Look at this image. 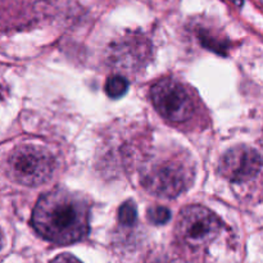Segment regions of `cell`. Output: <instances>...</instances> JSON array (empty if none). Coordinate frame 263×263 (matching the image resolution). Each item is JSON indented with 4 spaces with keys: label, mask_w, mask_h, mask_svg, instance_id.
<instances>
[{
    "label": "cell",
    "mask_w": 263,
    "mask_h": 263,
    "mask_svg": "<svg viewBox=\"0 0 263 263\" xmlns=\"http://www.w3.org/2000/svg\"><path fill=\"white\" fill-rule=\"evenodd\" d=\"M118 220L123 226H133L136 221V205L135 203L127 200L123 203L118 211Z\"/></svg>",
    "instance_id": "9"
},
{
    "label": "cell",
    "mask_w": 263,
    "mask_h": 263,
    "mask_svg": "<svg viewBox=\"0 0 263 263\" xmlns=\"http://www.w3.org/2000/svg\"><path fill=\"white\" fill-rule=\"evenodd\" d=\"M262 3H263V0H262Z\"/></svg>",
    "instance_id": "14"
},
{
    "label": "cell",
    "mask_w": 263,
    "mask_h": 263,
    "mask_svg": "<svg viewBox=\"0 0 263 263\" xmlns=\"http://www.w3.org/2000/svg\"><path fill=\"white\" fill-rule=\"evenodd\" d=\"M195 179V164L184 151L154 154L144 163L140 181L149 194L174 199L186 192Z\"/></svg>",
    "instance_id": "2"
},
{
    "label": "cell",
    "mask_w": 263,
    "mask_h": 263,
    "mask_svg": "<svg viewBox=\"0 0 263 263\" xmlns=\"http://www.w3.org/2000/svg\"><path fill=\"white\" fill-rule=\"evenodd\" d=\"M145 40L131 37L128 40H123L120 45L112 51L113 64L118 68H139L145 66L144 59L146 58Z\"/></svg>",
    "instance_id": "7"
},
{
    "label": "cell",
    "mask_w": 263,
    "mask_h": 263,
    "mask_svg": "<svg viewBox=\"0 0 263 263\" xmlns=\"http://www.w3.org/2000/svg\"><path fill=\"white\" fill-rule=\"evenodd\" d=\"M262 158L253 148L238 145L229 149L218 163V174L234 184H243L257 176Z\"/></svg>",
    "instance_id": "6"
},
{
    "label": "cell",
    "mask_w": 263,
    "mask_h": 263,
    "mask_svg": "<svg viewBox=\"0 0 263 263\" xmlns=\"http://www.w3.org/2000/svg\"><path fill=\"white\" fill-rule=\"evenodd\" d=\"M50 263H82L80 259H77L76 257L72 256L69 253H63V254H59L58 257L53 259Z\"/></svg>",
    "instance_id": "11"
},
{
    "label": "cell",
    "mask_w": 263,
    "mask_h": 263,
    "mask_svg": "<svg viewBox=\"0 0 263 263\" xmlns=\"http://www.w3.org/2000/svg\"><path fill=\"white\" fill-rule=\"evenodd\" d=\"M170 218H171V212H170L168 208L162 207V205L149 208L148 220L153 225H163V223L168 222Z\"/></svg>",
    "instance_id": "10"
},
{
    "label": "cell",
    "mask_w": 263,
    "mask_h": 263,
    "mask_svg": "<svg viewBox=\"0 0 263 263\" xmlns=\"http://www.w3.org/2000/svg\"><path fill=\"white\" fill-rule=\"evenodd\" d=\"M231 2H233L235 5H238V7L243 5V0H231Z\"/></svg>",
    "instance_id": "13"
},
{
    "label": "cell",
    "mask_w": 263,
    "mask_h": 263,
    "mask_svg": "<svg viewBox=\"0 0 263 263\" xmlns=\"http://www.w3.org/2000/svg\"><path fill=\"white\" fill-rule=\"evenodd\" d=\"M128 89V81L122 74H113L105 82V92L112 99H120Z\"/></svg>",
    "instance_id": "8"
},
{
    "label": "cell",
    "mask_w": 263,
    "mask_h": 263,
    "mask_svg": "<svg viewBox=\"0 0 263 263\" xmlns=\"http://www.w3.org/2000/svg\"><path fill=\"white\" fill-rule=\"evenodd\" d=\"M151 99L157 112L166 121L176 125L187 122L195 115V102L184 84L163 79L151 90Z\"/></svg>",
    "instance_id": "5"
},
{
    "label": "cell",
    "mask_w": 263,
    "mask_h": 263,
    "mask_svg": "<svg viewBox=\"0 0 263 263\" xmlns=\"http://www.w3.org/2000/svg\"><path fill=\"white\" fill-rule=\"evenodd\" d=\"M54 157L45 148L33 144L17 146L8 159L9 177L23 186H39L51 179Z\"/></svg>",
    "instance_id": "4"
},
{
    "label": "cell",
    "mask_w": 263,
    "mask_h": 263,
    "mask_svg": "<svg viewBox=\"0 0 263 263\" xmlns=\"http://www.w3.org/2000/svg\"><path fill=\"white\" fill-rule=\"evenodd\" d=\"M221 229L222 222L212 211L203 205H189L179 216L175 241L187 261H202L211 244L220 235Z\"/></svg>",
    "instance_id": "3"
},
{
    "label": "cell",
    "mask_w": 263,
    "mask_h": 263,
    "mask_svg": "<svg viewBox=\"0 0 263 263\" xmlns=\"http://www.w3.org/2000/svg\"><path fill=\"white\" fill-rule=\"evenodd\" d=\"M146 263H176L172 261L171 258H168L167 256H163V254H154L152 256V258L148 259Z\"/></svg>",
    "instance_id": "12"
},
{
    "label": "cell",
    "mask_w": 263,
    "mask_h": 263,
    "mask_svg": "<svg viewBox=\"0 0 263 263\" xmlns=\"http://www.w3.org/2000/svg\"><path fill=\"white\" fill-rule=\"evenodd\" d=\"M31 223L45 240L69 246L82 240L89 233L90 204L79 193L54 189L36 203Z\"/></svg>",
    "instance_id": "1"
}]
</instances>
